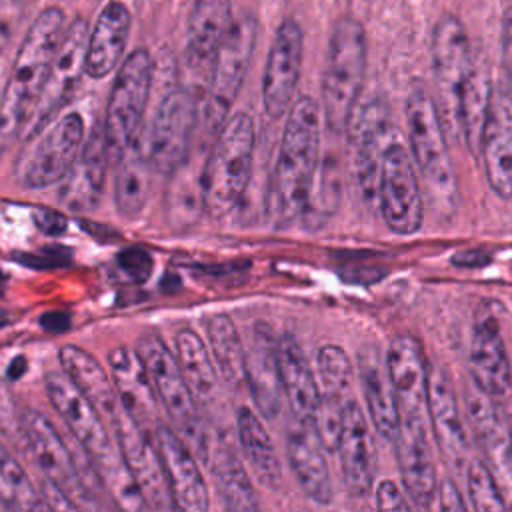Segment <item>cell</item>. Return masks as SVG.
I'll use <instances>...</instances> for the list:
<instances>
[{"mask_svg": "<svg viewBox=\"0 0 512 512\" xmlns=\"http://www.w3.org/2000/svg\"><path fill=\"white\" fill-rule=\"evenodd\" d=\"M320 106L310 96L290 104L266 206L278 226H288L306 206L320 162Z\"/></svg>", "mask_w": 512, "mask_h": 512, "instance_id": "6da1fadb", "label": "cell"}, {"mask_svg": "<svg viewBox=\"0 0 512 512\" xmlns=\"http://www.w3.org/2000/svg\"><path fill=\"white\" fill-rule=\"evenodd\" d=\"M46 392L54 410L82 444L92 468L96 470V476L112 494L116 504L124 510L144 508L146 504L142 494L132 480L120 450L114 448L104 418L92 406V402L72 384L66 374L58 372L46 376Z\"/></svg>", "mask_w": 512, "mask_h": 512, "instance_id": "7a4b0ae2", "label": "cell"}, {"mask_svg": "<svg viewBox=\"0 0 512 512\" xmlns=\"http://www.w3.org/2000/svg\"><path fill=\"white\" fill-rule=\"evenodd\" d=\"M64 14L52 6L28 28L0 98V136H14L30 120L64 34Z\"/></svg>", "mask_w": 512, "mask_h": 512, "instance_id": "3957f363", "label": "cell"}, {"mask_svg": "<svg viewBox=\"0 0 512 512\" xmlns=\"http://www.w3.org/2000/svg\"><path fill=\"white\" fill-rule=\"evenodd\" d=\"M256 146L254 120L238 112L224 120L202 170V204L210 218L228 216L244 196Z\"/></svg>", "mask_w": 512, "mask_h": 512, "instance_id": "277c9868", "label": "cell"}, {"mask_svg": "<svg viewBox=\"0 0 512 512\" xmlns=\"http://www.w3.org/2000/svg\"><path fill=\"white\" fill-rule=\"evenodd\" d=\"M408 152L424 180L428 200L438 212H452L456 204V174L446 142V128L434 98L418 88L406 100Z\"/></svg>", "mask_w": 512, "mask_h": 512, "instance_id": "5b68a950", "label": "cell"}, {"mask_svg": "<svg viewBox=\"0 0 512 512\" xmlns=\"http://www.w3.org/2000/svg\"><path fill=\"white\" fill-rule=\"evenodd\" d=\"M366 32L352 18L342 16L330 32L322 76V114L330 132L340 134L360 100L366 74Z\"/></svg>", "mask_w": 512, "mask_h": 512, "instance_id": "8992f818", "label": "cell"}, {"mask_svg": "<svg viewBox=\"0 0 512 512\" xmlns=\"http://www.w3.org/2000/svg\"><path fill=\"white\" fill-rule=\"evenodd\" d=\"M344 134L352 182L362 200L374 202L384 154L396 138L388 100L382 94L358 100L346 122Z\"/></svg>", "mask_w": 512, "mask_h": 512, "instance_id": "52a82bcc", "label": "cell"}, {"mask_svg": "<svg viewBox=\"0 0 512 512\" xmlns=\"http://www.w3.org/2000/svg\"><path fill=\"white\" fill-rule=\"evenodd\" d=\"M258 36V22L252 14L232 20L224 34L206 82V98L202 108L204 128L218 132L244 84Z\"/></svg>", "mask_w": 512, "mask_h": 512, "instance_id": "ba28073f", "label": "cell"}, {"mask_svg": "<svg viewBox=\"0 0 512 512\" xmlns=\"http://www.w3.org/2000/svg\"><path fill=\"white\" fill-rule=\"evenodd\" d=\"M136 354L144 364L156 398L178 426L184 442L192 444L202 454V458H206L208 438L196 408V398L182 374L176 356L154 334H146L138 340Z\"/></svg>", "mask_w": 512, "mask_h": 512, "instance_id": "9c48e42d", "label": "cell"}, {"mask_svg": "<svg viewBox=\"0 0 512 512\" xmlns=\"http://www.w3.org/2000/svg\"><path fill=\"white\" fill-rule=\"evenodd\" d=\"M152 72V58L140 48L124 60L116 74L104 120L110 162H116L130 146L138 142V132L152 86Z\"/></svg>", "mask_w": 512, "mask_h": 512, "instance_id": "30bf717a", "label": "cell"}, {"mask_svg": "<svg viewBox=\"0 0 512 512\" xmlns=\"http://www.w3.org/2000/svg\"><path fill=\"white\" fill-rule=\"evenodd\" d=\"M198 116V94L192 88L178 86L162 98L142 146L154 172L170 176L188 162Z\"/></svg>", "mask_w": 512, "mask_h": 512, "instance_id": "8fae6325", "label": "cell"}, {"mask_svg": "<svg viewBox=\"0 0 512 512\" xmlns=\"http://www.w3.org/2000/svg\"><path fill=\"white\" fill-rule=\"evenodd\" d=\"M20 440L42 476L60 486L78 508H96L88 484L54 424L38 410L20 416Z\"/></svg>", "mask_w": 512, "mask_h": 512, "instance_id": "7c38bea8", "label": "cell"}, {"mask_svg": "<svg viewBox=\"0 0 512 512\" xmlns=\"http://www.w3.org/2000/svg\"><path fill=\"white\" fill-rule=\"evenodd\" d=\"M386 226L400 236L420 230L424 218V196L410 152L396 138L388 146L376 194Z\"/></svg>", "mask_w": 512, "mask_h": 512, "instance_id": "4fadbf2b", "label": "cell"}, {"mask_svg": "<svg viewBox=\"0 0 512 512\" xmlns=\"http://www.w3.org/2000/svg\"><path fill=\"white\" fill-rule=\"evenodd\" d=\"M430 58H432L434 86L438 94V100L434 102L438 106L444 128L456 132L458 98L472 64L470 40L462 22L456 16L446 14L438 18V22L434 24Z\"/></svg>", "mask_w": 512, "mask_h": 512, "instance_id": "5bb4252c", "label": "cell"}, {"mask_svg": "<svg viewBox=\"0 0 512 512\" xmlns=\"http://www.w3.org/2000/svg\"><path fill=\"white\" fill-rule=\"evenodd\" d=\"M88 24L84 18H76L62 34L52 66L48 70L40 98L32 110L30 134H40L46 124L60 112V108L72 96L82 72H86V48H88Z\"/></svg>", "mask_w": 512, "mask_h": 512, "instance_id": "9a60e30c", "label": "cell"}, {"mask_svg": "<svg viewBox=\"0 0 512 512\" xmlns=\"http://www.w3.org/2000/svg\"><path fill=\"white\" fill-rule=\"evenodd\" d=\"M112 428L116 430L118 450L142 494L144 504L154 510L176 508L154 440L144 432V428L130 416L124 406L118 412Z\"/></svg>", "mask_w": 512, "mask_h": 512, "instance_id": "2e32d148", "label": "cell"}, {"mask_svg": "<svg viewBox=\"0 0 512 512\" xmlns=\"http://www.w3.org/2000/svg\"><path fill=\"white\" fill-rule=\"evenodd\" d=\"M304 36L296 20H284L270 44L262 74V104L270 118H280L294 102L300 80Z\"/></svg>", "mask_w": 512, "mask_h": 512, "instance_id": "e0dca14e", "label": "cell"}, {"mask_svg": "<svg viewBox=\"0 0 512 512\" xmlns=\"http://www.w3.org/2000/svg\"><path fill=\"white\" fill-rule=\"evenodd\" d=\"M398 470L404 482V492L412 506L430 508L438 478L426 434V422L420 416H402L394 436Z\"/></svg>", "mask_w": 512, "mask_h": 512, "instance_id": "ac0fdd59", "label": "cell"}, {"mask_svg": "<svg viewBox=\"0 0 512 512\" xmlns=\"http://www.w3.org/2000/svg\"><path fill=\"white\" fill-rule=\"evenodd\" d=\"M82 136L84 124L78 114H66L50 126L24 164V184L42 188L64 180L78 160Z\"/></svg>", "mask_w": 512, "mask_h": 512, "instance_id": "d6986e66", "label": "cell"}, {"mask_svg": "<svg viewBox=\"0 0 512 512\" xmlns=\"http://www.w3.org/2000/svg\"><path fill=\"white\" fill-rule=\"evenodd\" d=\"M334 452L338 454L342 480L348 492L362 498L370 492L376 472V446L364 410L356 400L344 406Z\"/></svg>", "mask_w": 512, "mask_h": 512, "instance_id": "ffe728a7", "label": "cell"}, {"mask_svg": "<svg viewBox=\"0 0 512 512\" xmlns=\"http://www.w3.org/2000/svg\"><path fill=\"white\" fill-rule=\"evenodd\" d=\"M174 504L186 512H204L210 506L204 476L180 434L158 424L152 432Z\"/></svg>", "mask_w": 512, "mask_h": 512, "instance_id": "44dd1931", "label": "cell"}, {"mask_svg": "<svg viewBox=\"0 0 512 512\" xmlns=\"http://www.w3.org/2000/svg\"><path fill=\"white\" fill-rule=\"evenodd\" d=\"M426 416L434 430V438L444 460L450 466H466L468 462V440L466 430L452 386L450 376L440 368L432 366L428 370V388H426Z\"/></svg>", "mask_w": 512, "mask_h": 512, "instance_id": "7402d4cb", "label": "cell"}, {"mask_svg": "<svg viewBox=\"0 0 512 512\" xmlns=\"http://www.w3.org/2000/svg\"><path fill=\"white\" fill-rule=\"evenodd\" d=\"M484 172L496 196L512 198V94L508 90H494L480 150Z\"/></svg>", "mask_w": 512, "mask_h": 512, "instance_id": "603a6c76", "label": "cell"}, {"mask_svg": "<svg viewBox=\"0 0 512 512\" xmlns=\"http://www.w3.org/2000/svg\"><path fill=\"white\" fill-rule=\"evenodd\" d=\"M384 360L400 410V418H426V388L430 366L426 364V356L420 342L410 334L396 336L390 342Z\"/></svg>", "mask_w": 512, "mask_h": 512, "instance_id": "cb8c5ba5", "label": "cell"}, {"mask_svg": "<svg viewBox=\"0 0 512 512\" xmlns=\"http://www.w3.org/2000/svg\"><path fill=\"white\" fill-rule=\"evenodd\" d=\"M246 384L260 416L272 420L280 412L282 384L278 368V336L264 322L254 324L246 348Z\"/></svg>", "mask_w": 512, "mask_h": 512, "instance_id": "d4e9b609", "label": "cell"}, {"mask_svg": "<svg viewBox=\"0 0 512 512\" xmlns=\"http://www.w3.org/2000/svg\"><path fill=\"white\" fill-rule=\"evenodd\" d=\"M232 24V0H194L186 28L184 62L208 82L214 54Z\"/></svg>", "mask_w": 512, "mask_h": 512, "instance_id": "484cf974", "label": "cell"}, {"mask_svg": "<svg viewBox=\"0 0 512 512\" xmlns=\"http://www.w3.org/2000/svg\"><path fill=\"white\" fill-rule=\"evenodd\" d=\"M324 450L316 430L294 420L286 434V458L298 486L316 504L332 502V480Z\"/></svg>", "mask_w": 512, "mask_h": 512, "instance_id": "4316f807", "label": "cell"}, {"mask_svg": "<svg viewBox=\"0 0 512 512\" xmlns=\"http://www.w3.org/2000/svg\"><path fill=\"white\" fill-rule=\"evenodd\" d=\"M110 164L108 142L104 126H94L86 144L82 146L80 160L74 162L66 174L60 190V202L70 210H90L100 202L106 172Z\"/></svg>", "mask_w": 512, "mask_h": 512, "instance_id": "83f0119b", "label": "cell"}, {"mask_svg": "<svg viewBox=\"0 0 512 512\" xmlns=\"http://www.w3.org/2000/svg\"><path fill=\"white\" fill-rule=\"evenodd\" d=\"M468 366L472 382L492 398H500L510 390V360L494 316H486L476 322L470 340Z\"/></svg>", "mask_w": 512, "mask_h": 512, "instance_id": "f1b7e54d", "label": "cell"}, {"mask_svg": "<svg viewBox=\"0 0 512 512\" xmlns=\"http://www.w3.org/2000/svg\"><path fill=\"white\" fill-rule=\"evenodd\" d=\"M358 378L370 424L380 438L392 442L400 426V410L386 370V360L376 346L358 352Z\"/></svg>", "mask_w": 512, "mask_h": 512, "instance_id": "f546056e", "label": "cell"}, {"mask_svg": "<svg viewBox=\"0 0 512 512\" xmlns=\"http://www.w3.org/2000/svg\"><path fill=\"white\" fill-rule=\"evenodd\" d=\"M278 368L282 396L288 400L294 420L312 426L320 406V384L300 344L290 334L278 338Z\"/></svg>", "mask_w": 512, "mask_h": 512, "instance_id": "4dcf8cb0", "label": "cell"}, {"mask_svg": "<svg viewBox=\"0 0 512 512\" xmlns=\"http://www.w3.org/2000/svg\"><path fill=\"white\" fill-rule=\"evenodd\" d=\"M130 34V12L128 8L112 0L108 2L88 34L86 48V74L92 78L108 76L124 54L126 40Z\"/></svg>", "mask_w": 512, "mask_h": 512, "instance_id": "1f68e13d", "label": "cell"}, {"mask_svg": "<svg viewBox=\"0 0 512 512\" xmlns=\"http://www.w3.org/2000/svg\"><path fill=\"white\" fill-rule=\"evenodd\" d=\"M108 360L120 404L140 426L154 424L156 428V392L138 354L126 348H116L110 352Z\"/></svg>", "mask_w": 512, "mask_h": 512, "instance_id": "d6a6232c", "label": "cell"}, {"mask_svg": "<svg viewBox=\"0 0 512 512\" xmlns=\"http://www.w3.org/2000/svg\"><path fill=\"white\" fill-rule=\"evenodd\" d=\"M60 362L64 374L72 384L92 402L100 416L112 426L118 412L122 410L120 398L116 394L114 382L108 378L106 370L82 348L66 344L60 348Z\"/></svg>", "mask_w": 512, "mask_h": 512, "instance_id": "836d02e7", "label": "cell"}, {"mask_svg": "<svg viewBox=\"0 0 512 512\" xmlns=\"http://www.w3.org/2000/svg\"><path fill=\"white\" fill-rule=\"evenodd\" d=\"M492 92L494 88H492L488 66L482 60H476L472 56L468 76L460 90L458 114H456L458 130L472 156H478V150H480V140H482Z\"/></svg>", "mask_w": 512, "mask_h": 512, "instance_id": "e575fe53", "label": "cell"}, {"mask_svg": "<svg viewBox=\"0 0 512 512\" xmlns=\"http://www.w3.org/2000/svg\"><path fill=\"white\" fill-rule=\"evenodd\" d=\"M236 434L242 448L246 462L250 464L252 472L260 480L262 486L268 490H278L282 482V468L274 448V442L264 428L260 416L248 406L238 408L236 414Z\"/></svg>", "mask_w": 512, "mask_h": 512, "instance_id": "d590c367", "label": "cell"}, {"mask_svg": "<svg viewBox=\"0 0 512 512\" xmlns=\"http://www.w3.org/2000/svg\"><path fill=\"white\" fill-rule=\"evenodd\" d=\"M206 460L212 462V474L222 504L228 510L250 512L260 508V500L248 472L244 470L238 454L226 440H220L214 448H208Z\"/></svg>", "mask_w": 512, "mask_h": 512, "instance_id": "8d00e7d4", "label": "cell"}, {"mask_svg": "<svg viewBox=\"0 0 512 512\" xmlns=\"http://www.w3.org/2000/svg\"><path fill=\"white\" fill-rule=\"evenodd\" d=\"M152 172L154 170L138 142L116 160L114 200L120 214L134 216L144 208L152 186Z\"/></svg>", "mask_w": 512, "mask_h": 512, "instance_id": "74e56055", "label": "cell"}, {"mask_svg": "<svg viewBox=\"0 0 512 512\" xmlns=\"http://www.w3.org/2000/svg\"><path fill=\"white\" fill-rule=\"evenodd\" d=\"M176 360L194 398L200 402H210L218 386L216 364L210 348L194 330L182 328L176 334Z\"/></svg>", "mask_w": 512, "mask_h": 512, "instance_id": "f35d334b", "label": "cell"}, {"mask_svg": "<svg viewBox=\"0 0 512 512\" xmlns=\"http://www.w3.org/2000/svg\"><path fill=\"white\" fill-rule=\"evenodd\" d=\"M208 348L220 376L230 386L246 382V348L238 328L226 314H216L206 324Z\"/></svg>", "mask_w": 512, "mask_h": 512, "instance_id": "ab89813d", "label": "cell"}, {"mask_svg": "<svg viewBox=\"0 0 512 512\" xmlns=\"http://www.w3.org/2000/svg\"><path fill=\"white\" fill-rule=\"evenodd\" d=\"M318 366V384H320V398L334 402V404H348L354 400V364L346 350L336 344H326L318 350L316 358Z\"/></svg>", "mask_w": 512, "mask_h": 512, "instance_id": "60d3db41", "label": "cell"}, {"mask_svg": "<svg viewBox=\"0 0 512 512\" xmlns=\"http://www.w3.org/2000/svg\"><path fill=\"white\" fill-rule=\"evenodd\" d=\"M172 182L166 192V212L170 222L176 226L190 224L202 210V174L194 176L186 162L176 168L172 174Z\"/></svg>", "mask_w": 512, "mask_h": 512, "instance_id": "b9f144b4", "label": "cell"}, {"mask_svg": "<svg viewBox=\"0 0 512 512\" xmlns=\"http://www.w3.org/2000/svg\"><path fill=\"white\" fill-rule=\"evenodd\" d=\"M0 502L18 510L42 506L30 476L4 444H0Z\"/></svg>", "mask_w": 512, "mask_h": 512, "instance_id": "7bdbcfd3", "label": "cell"}, {"mask_svg": "<svg viewBox=\"0 0 512 512\" xmlns=\"http://www.w3.org/2000/svg\"><path fill=\"white\" fill-rule=\"evenodd\" d=\"M464 414L474 432V438L480 444H486L504 430L492 396L478 388L474 382H468L464 386Z\"/></svg>", "mask_w": 512, "mask_h": 512, "instance_id": "ee69618b", "label": "cell"}, {"mask_svg": "<svg viewBox=\"0 0 512 512\" xmlns=\"http://www.w3.org/2000/svg\"><path fill=\"white\" fill-rule=\"evenodd\" d=\"M466 488L470 506L474 510L490 512L506 508L500 488L484 458H472L466 462Z\"/></svg>", "mask_w": 512, "mask_h": 512, "instance_id": "f6af8a7d", "label": "cell"}, {"mask_svg": "<svg viewBox=\"0 0 512 512\" xmlns=\"http://www.w3.org/2000/svg\"><path fill=\"white\" fill-rule=\"evenodd\" d=\"M486 452V464L492 470V476L500 488L506 508H512V438L506 432H498L492 440L482 444Z\"/></svg>", "mask_w": 512, "mask_h": 512, "instance_id": "bcb514c9", "label": "cell"}, {"mask_svg": "<svg viewBox=\"0 0 512 512\" xmlns=\"http://www.w3.org/2000/svg\"><path fill=\"white\" fill-rule=\"evenodd\" d=\"M152 266H154L152 256L142 248H126L116 256L118 272L134 284L146 282L152 274Z\"/></svg>", "mask_w": 512, "mask_h": 512, "instance_id": "7dc6e473", "label": "cell"}, {"mask_svg": "<svg viewBox=\"0 0 512 512\" xmlns=\"http://www.w3.org/2000/svg\"><path fill=\"white\" fill-rule=\"evenodd\" d=\"M0 432L12 440L20 438V416L12 390L0 382Z\"/></svg>", "mask_w": 512, "mask_h": 512, "instance_id": "c3c4849f", "label": "cell"}, {"mask_svg": "<svg viewBox=\"0 0 512 512\" xmlns=\"http://www.w3.org/2000/svg\"><path fill=\"white\" fill-rule=\"evenodd\" d=\"M376 506L380 510H410L412 508L406 492L394 480H382L376 486Z\"/></svg>", "mask_w": 512, "mask_h": 512, "instance_id": "681fc988", "label": "cell"}, {"mask_svg": "<svg viewBox=\"0 0 512 512\" xmlns=\"http://www.w3.org/2000/svg\"><path fill=\"white\" fill-rule=\"evenodd\" d=\"M22 264L34 268H58L70 264V250L66 248H44L38 254H18L16 256Z\"/></svg>", "mask_w": 512, "mask_h": 512, "instance_id": "f907efd6", "label": "cell"}, {"mask_svg": "<svg viewBox=\"0 0 512 512\" xmlns=\"http://www.w3.org/2000/svg\"><path fill=\"white\" fill-rule=\"evenodd\" d=\"M32 220H34L36 228L48 236H60L66 230V216L52 208H42V206L34 208Z\"/></svg>", "mask_w": 512, "mask_h": 512, "instance_id": "816d5d0a", "label": "cell"}, {"mask_svg": "<svg viewBox=\"0 0 512 512\" xmlns=\"http://www.w3.org/2000/svg\"><path fill=\"white\" fill-rule=\"evenodd\" d=\"M434 498L438 500L440 510H464L466 508V504L460 496V490L456 488V484L452 480H442L436 486Z\"/></svg>", "mask_w": 512, "mask_h": 512, "instance_id": "f5cc1de1", "label": "cell"}, {"mask_svg": "<svg viewBox=\"0 0 512 512\" xmlns=\"http://www.w3.org/2000/svg\"><path fill=\"white\" fill-rule=\"evenodd\" d=\"M42 498L46 500L48 508H56V510H78V506L72 502V498L54 482L50 480H42Z\"/></svg>", "mask_w": 512, "mask_h": 512, "instance_id": "db71d44e", "label": "cell"}, {"mask_svg": "<svg viewBox=\"0 0 512 512\" xmlns=\"http://www.w3.org/2000/svg\"><path fill=\"white\" fill-rule=\"evenodd\" d=\"M502 66L512 86V4L502 20Z\"/></svg>", "mask_w": 512, "mask_h": 512, "instance_id": "11a10c76", "label": "cell"}, {"mask_svg": "<svg viewBox=\"0 0 512 512\" xmlns=\"http://www.w3.org/2000/svg\"><path fill=\"white\" fill-rule=\"evenodd\" d=\"M40 326L52 334H60L70 328V314L64 310H52L40 316Z\"/></svg>", "mask_w": 512, "mask_h": 512, "instance_id": "9f6ffc18", "label": "cell"}, {"mask_svg": "<svg viewBox=\"0 0 512 512\" xmlns=\"http://www.w3.org/2000/svg\"><path fill=\"white\" fill-rule=\"evenodd\" d=\"M24 372H26V360H24L22 356H16V358L10 362V366H8V378H10V380H16V378H20Z\"/></svg>", "mask_w": 512, "mask_h": 512, "instance_id": "6f0895ef", "label": "cell"}, {"mask_svg": "<svg viewBox=\"0 0 512 512\" xmlns=\"http://www.w3.org/2000/svg\"><path fill=\"white\" fill-rule=\"evenodd\" d=\"M6 282H8V276L4 274V270H0V294H4V288H6Z\"/></svg>", "mask_w": 512, "mask_h": 512, "instance_id": "680465c9", "label": "cell"}, {"mask_svg": "<svg viewBox=\"0 0 512 512\" xmlns=\"http://www.w3.org/2000/svg\"><path fill=\"white\" fill-rule=\"evenodd\" d=\"M6 322H8V316H6V312H4V310H0V326H2V324H6Z\"/></svg>", "mask_w": 512, "mask_h": 512, "instance_id": "91938a15", "label": "cell"}]
</instances>
